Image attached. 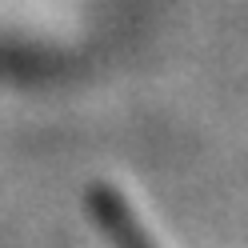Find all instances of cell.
Wrapping results in <instances>:
<instances>
[{
    "instance_id": "obj_2",
    "label": "cell",
    "mask_w": 248,
    "mask_h": 248,
    "mask_svg": "<svg viewBox=\"0 0 248 248\" xmlns=\"http://www.w3.org/2000/svg\"><path fill=\"white\" fill-rule=\"evenodd\" d=\"M32 28H40L32 0H0V56L20 52L32 40Z\"/></svg>"
},
{
    "instance_id": "obj_1",
    "label": "cell",
    "mask_w": 248,
    "mask_h": 248,
    "mask_svg": "<svg viewBox=\"0 0 248 248\" xmlns=\"http://www.w3.org/2000/svg\"><path fill=\"white\" fill-rule=\"evenodd\" d=\"M96 216L104 220V228H108V236H112L116 248H156V240L144 228V216L120 192H112V188L96 192Z\"/></svg>"
}]
</instances>
